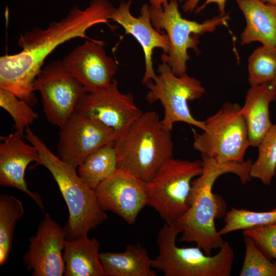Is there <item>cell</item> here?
<instances>
[{
  "label": "cell",
  "mask_w": 276,
  "mask_h": 276,
  "mask_svg": "<svg viewBox=\"0 0 276 276\" xmlns=\"http://www.w3.org/2000/svg\"><path fill=\"white\" fill-rule=\"evenodd\" d=\"M115 8L108 0H93L84 10L74 6L66 16L51 22L47 28L37 27L19 35L21 52L0 58V87L8 89L29 105L34 104V82L46 58L58 45L71 39H91L86 31L107 24Z\"/></svg>",
  "instance_id": "1"
},
{
  "label": "cell",
  "mask_w": 276,
  "mask_h": 276,
  "mask_svg": "<svg viewBox=\"0 0 276 276\" xmlns=\"http://www.w3.org/2000/svg\"><path fill=\"white\" fill-rule=\"evenodd\" d=\"M201 156L202 173L192 180L188 199L189 208L175 224L181 231L180 242L195 243L210 256L224 242L216 229L215 219L224 217L226 213L224 200L213 192V186L219 176L228 173L237 175L242 184L249 182L252 162L247 159L241 163L219 164Z\"/></svg>",
  "instance_id": "2"
},
{
  "label": "cell",
  "mask_w": 276,
  "mask_h": 276,
  "mask_svg": "<svg viewBox=\"0 0 276 276\" xmlns=\"http://www.w3.org/2000/svg\"><path fill=\"white\" fill-rule=\"evenodd\" d=\"M25 133V138L36 147L39 155L35 165L43 166L50 171L66 202L69 216L63 229L66 239L88 235L107 218L95 190L80 177L76 169L55 155L29 126Z\"/></svg>",
  "instance_id": "3"
},
{
  "label": "cell",
  "mask_w": 276,
  "mask_h": 276,
  "mask_svg": "<svg viewBox=\"0 0 276 276\" xmlns=\"http://www.w3.org/2000/svg\"><path fill=\"white\" fill-rule=\"evenodd\" d=\"M171 131L164 126L156 112H143L114 141L118 168L144 182L150 180L160 167L172 157Z\"/></svg>",
  "instance_id": "4"
},
{
  "label": "cell",
  "mask_w": 276,
  "mask_h": 276,
  "mask_svg": "<svg viewBox=\"0 0 276 276\" xmlns=\"http://www.w3.org/2000/svg\"><path fill=\"white\" fill-rule=\"evenodd\" d=\"M181 229L175 224L165 223L159 230L157 244L158 255L151 261V266L165 276H229L234 251L224 241L219 251L209 256L198 246L179 247L176 239Z\"/></svg>",
  "instance_id": "5"
},
{
  "label": "cell",
  "mask_w": 276,
  "mask_h": 276,
  "mask_svg": "<svg viewBox=\"0 0 276 276\" xmlns=\"http://www.w3.org/2000/svg\"><path fill=\"white\" fill-rule=\"evenodd\" d=\"M152 24L159 32L165 30L170 43L167 54L160 56L163 62L171 67L177 76L187 74V62L190 58L189 49L199 52L197 44L199 35L214 31L220 26L226 25L229 19L228 14L218 15L201 23L183 18L178 9L177 0H171L160 8L149 6Z\"/></svg>",
  "instance_id": "6"
},
{
  "label": "cell",
  "mask_w": 276,
  "mask_h": 276,
  "mask_svg": "<svg viewBox=\"0 0 276 276\" xmlns=\"http://www.w3.org/2000/svg\"><path fill=\"white\" fill-rule=\"evenodd\" d=\"M237 103H226L204 121L201 133L194 132L193 148L219 164L243 162L250 146L247 128Z\"/></svg>",
  "instance_id": "7"
},
{
  "label": "cell",
  "mask_w": 276,
  "mask_h": 276,
  "mask_svg": "<svg viewBox=\"0 0 276 276\" xmlns=\"http://www.w3.org/2000/svg\"><path fill=\"white\" fill-rule=\"evenodd\" d=\"M202 171L201 160L169 159L150 180L145 182L147 205L166 223L175 224L189 208L192 179Z\"/></svg>",
  "instance_id": "8"
},
{
  "label": "cell",
  "mask_w": 276,
  "mask_h": 276,
  "mask_svg": "<svg viewBox=\"0 0 276 276\" xmlns=\"http://www.w3.org/2000/svg\"><path fill=\"white\" fill-rule=\"evenodd\" d=\"M158 75L144 85L148 91L146 99L149 103L159 101L164 108L162 120L164 126L171 131L176 122H185L203 130L204 121L196 120L191 114L188 102L200 98L205 93L201 82L188 76H176L170 66L163 62L158 65Z\"/></svg>",
  "instance_id": "9"
},
{
  "label": "cell",
  "mask_w": 276,
  "mask_h": 276,
  "mask_svg": "<svg viewBox=\"0 0 276 276\" xmlns=\"http://www.w3.org/2000/svg\"><path fill=\"white\" fill-rule=\"evenodd\" d=\"M33 89L41 95L48 121L60 128L75 112L78 101L86 92L59 60L41 69L34 82Z\"/></svg>",
  "instance_id": "10"
},
{
  "label": "cell",
  "mask_w": 276,
  "mask_h": 276,
  "mask_svg": "<svg viewBox=\"0 0 276 276\" xmlns=\"http://www.w3.org/2000/svg\"><path fill=\"white\" fill-rule=\"evenodd\" d=\"M75 112L102 123L118 137L143 113L131 94L120 91L115 79L105 87L86 92L78 101Z\"/></svg>",
  "instance_id": "11"
},
{
  "label": "cell",
  "mask_w": 276,
  "mask_h": 276,
  "mask_svg": "<svg viewBox=\"0 0 276 276\" xmlns=\"http://www.w3.org/2000/svg\"><path fill=\"white\" fill-rule=\"evenodd\" d=\"M117 137L112 129L102 123L74 112L60 128L58 157L77 169L90 153Z\"/></svg>",
  "instance_id": "12"
},
{
  "label": "cell",
  "mask_w": 276,
  "mask_h": 276,
  "mask_svg": "<svg viewBox=\"0 0 276 276\" xmlns=\"http://www.w3.org/2000/svg\"><path fill=\"white\" fill-rule=\"evenodd\" d=\"M95 191L104 211L113 212L129 224L135 222L148 204L145 182L121 168L99 184Z\"/></svg>",
  "instance_id": "13"
},
{
  "label": "cell",
  "mask_w": 276,
  "mask_h": 276,
  "mask_svg": "<svg viewBox=\"0 0 276 276\" xmlns=\"http://www.w3.org/2000/svg\"><path fill=\"white\" fill-rule=\"evenodd\" d=\"M104 42L91 39L78 45L61 60L64 68L90 92L108 85L118 64L107 56Z\"/></svg>",
  "instance_id": "14"
},
{
  "label": "cell",
  "mask_w": 276,
  "mask_h": 276,
  "mask_svg": "<svg viewBox=\"0 0 276 276\" xmlns=\"http://www.w3.org/2000/svg\"><path fill=\"white\" fill-rule=\"evenodd\" d=\"M66 240L63 228L46 214L35 235L29 238V249L23 257L27 269L34 276L64 275Z\"/></svg>",
  "instance_id": "15"
},
{
  "label": "cell",
  "mask_w": 276,
  "mask_h": 276,
  "mask_svg": "<svg viewBox=\"0 0 276 276\" xmlns=\"http://www.w3.org/2000/svg\"><path fill=\"white\" fill-rule=\"evenodd\" d=\"M131 4L130 0L121 1L110 14L109 19L122 26L125 34L133 36L142 47L145 70L142 82L145 84L153 80L156 76L153 67V50L160 48L164 54H167L169 51V40L167 34L159 32L153 27L150 16L149 5H143L140 16L136 17L130 13Z\"/></svg>",
  "instance_id": "16"
},
{
  "label": "cell",
  "mask_w": 276,
  "mask_h": 276,
  "mask_svg": "<svg viewBox=\"0 0 276 276\" xmlns=\"http://www.w3.org/2000/svg\"><path fill=\"white\" fill-rule=\"evenodd\" d=\"M22 135L15 131L5 137H1L0 144V185L15 188L31 197L42 210H44L42 199L39 194L29 190L25 179L28 165L36 164L39 155L36 147L26 143Z\"/></svg>",
  "instance_id": "17"
},
{
  "label": "cell",
  "mask_w": 276,
  "mask_h": 276,
  "mask_svg": "<svg viewBox=\"0 0 276 276\" xmlns=\"http://www.w3.org/2000/svg\"><path fill=\"white\" fill-rule=\"evenodd\" d=\"M276 99V87L271 82L251 86L240 112L246 123L250 146L258 147L272 126L269 104Z\"/></svg>",
  "instance_id": "18"
},
{
  "label": "cell",
  "mask_w": 276,
  "mask_h": 276,
  "mask_svg": "<svg viewBox=\"0 0 276 276\" xmlns=\"http://www.w3.org/2000/svg\"><path fill=\"white\" fill-rule=\"evenodd\" d=\"M246 22L241 44L259 41L276 51V6L261 0H235Z\"/></svg>",
  "instance_id": "19"
},
{
  "label": "cell",
  "mask_w": 276,
  "mask_h": 276,
  "mask_svg": "<svg viewBox=\"0 0 276 276\" xmlns=\"http://www.w3.org/2000/svg\"><path fill=\"white\" fill-rule=\"evenodd\" d=\"M99 242L88 235L66 239L63 252L65 276H106L100 259Z\"/></svg>",
  "instance_id": "20"
},
{
  "label": "cell",
  "mask_w": 276,
  "mask_h": 276,
  "mask_svg": "<svg viewBox=\"0 0 276 276\" xmlns=\"http://www.w3.org/2000/svg\"><path fill=\"white\" fill-rule=\"evenodd\" d=\"M106 276H157L147 250L141 244L128 245L123 252L100 253Z\"/></svg>",
  "instance_id": "21"
},
{
  "label": "cell",
  "mask_w": 276,
  "mask_h": 276,
  "mask_svg": "<svg viewBox=\"0 0 276 276\" xmlns=\"http://www.w3.org/2000/svg\"><path fill=\"white\" fill-rule=\"evenodd\" d=\"M118 168L114 141L101 146L88 155L78 167L80 177L90 188H96Z\"/></svg>",
  "instance_id": "22"
},
{
  "label": "cell",
  "mask_w": 276,
  "mask_h": 276,
  "mask_svg": "<svg viewBox=\"0 0 276 276\" xmlns=\"http://www.w3.org/2000/svg\"><path fill=\"white\" fill-rule=\"evenodd\" d=\"M24 214L22 203L7 194L0 196V265L7 261L12 246L15 227Z\"/></svg>",
  "instance_id": "23"
},
{
  "label": "cell",
  "mask_w": 276,
  "mask_h": 276,
  "mask_svg": "<svg viewBox=\"0 0 276 276\" xmlns=\"http://www.w3.org/2000/svg\"><path fill=\"white\" fill-rule=\"evenodd\" d=\"M258 147V156L251 164L250 175L268 186L276 173V124L272 125Z\"/></svg>",
  "instance_id": "24"
},
{
  "label": "cell",
  "mask_w": 276,
  "mask_h": 276,
  "mask_svg": "<svg viewBox=\"0 0 276 276\" xmlns=\"http://www.w3.org/2000/svg\"><path fill=\"white\" fill-rule=\"evenodd\" d=\"M224 222L223 226L218 231L221 236L238 230L270 224L276 222V206L264 212L232 208L226 212Z\"/></svg>",
  "instance_id": "25"
},
{
  "label": "cell",
  "mask_w": 276,
  "mask_h": 276,
  "mask_svg": "<svg viewBox=\"0 0 276 276\" xmlns=\"http://www.w3.org/2000/svg\"><path fill=\"white\" fill-rule=\"evenodd\" d=\"M248 82L251 86L271 82L276 77V51L262 45L248 60Z\"/></svg>",
  "instance_id": "26"
},
{
  "label": "cell",
  "mask_w": 276,
  "mask_h": 276,
  "mask_svg": "<svg viewBox=\"0 0 276 276\" xmlns=\"http://www.w3.org/2000/svg\"><path fill=\"white\" fill-rule=\"evenodd\" d=\"M0 106L12 118L15 131L25 136L24 132L38 117L27 102L10 90L0 87Z\"/></svg>",
  "instance_id": "27"
},
{
  "label": "cell",
  "mask_w": 276,
  "mask_h": 276,
  "mask_svg": "<svg viewBox=\"0 0 276 276\" xmlns=\"http://www.w3.org/2000/svg\"><path fill=\"white\" fill-rule=\"evenodd\" d=\"M244 236L245 252L240 276H276V262L269 258L248 236Z\"/></svg>",
  "instance_id": "28"
},
{
  "label": "cell",
  "mask_w": 276,
  "mask_h": 276,
  "mask_svg": "<svg viewBox=\"0 0 276 276\" xmlns=\"http://www.w3.org/2000/svg\"><path fill=\"white\" fill-rule=\"evenodd\" d=\"M269 258L276 260V222L243 230Z\"/></svg>",
  "instance_id": "29"
},
{
  "label": "cell",
  "mask_w": 276,
  "mask_h": 276,
  "mask_svg": "<svg viewBox=\"0 0 276 276\" xmlns=\"http://www.w3.org/2000/svg\"><path fill=\"white\" fill-rule=\"evenodd\" d=\"M200 0H187L185 2L181 8L185 12H191L197 7ZM227 0H206L203 4L197 8L196 13H198L203 10L207 5L211 3H215L217 5L219 12L220 15H225V5Z\"/></svg>",
  "instance_id": "30"
},
{
  "label": "cell",
  "mask_w": 276,
  "mask_h": 276,
  "mask_svg": "<svg viewBox=\"0 0 276 276\" xmlns=\"http://www.w3.org/2000/svg\"><path fill=\"white\" fill-rule=\"evenodd\" d=\"M168 2V0H150V5L156 8H160Z\"/></svg>",
  "instance_id": "31"
},
{
  "label": "cell",
  "mask_w": 276,
  "mask_h": 276,
  "mask_svg": "<svg viewBox=\"0 0 276 276\" xmlns=\"http://www.w3.org/2000/svg\"><path fill=\"white\" fill-rule=\"evenodd\" d=\"M261 1L267 4L276 6V0H261Z\"/></svg>",
  "instance_id": "32"
},
{
  "label": "cell",
  "mask_w": 276,
  "mask_h": 276,
  "mask_svg": "<svg viewBox=\"0 0 276 276\" xmlns=\"http://www.w3.org/2000/svg\"><path fill=\"white\" fill-rule=\"evenodd\" d=\"M274 86L276 87V77L275 79L271 82Z\"/></svg>",
  "instance_id": "33"
},
{
  "label": "cell",
  "mask_w": 276,
  "mask_h": 276,
  "mask_svg": "<svg viewBox=\"0 0 276 276\" xmlns=\"http://www.w3.org/2000/svg\"><path fill=\"white\" fill-rule=\"evenodd\" d=\"M177 1L180 2H185L187 0H177Z\"/></svg>",
  "instance_id": "34"
}]
</instances>
